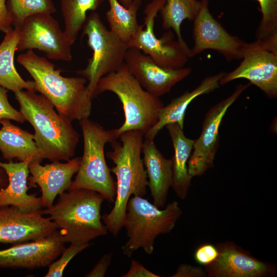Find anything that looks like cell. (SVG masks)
I'll return each instance as SVG.
<instances>
[{
    "label": "cell",
    "instance_id": "obj_16",
    "mask_svg": "<svg viewBox=\"0 0 277 277\" xmlns=\"http://www.w3.org/2000/svg\"><path fill=\"white\" fill-rule=\"evenodd\" d=\"M58 230L48 236L0 250V268L34 269L56 260L65 249Z\"/></svg>",
    "mask_w": 277,
    "mask_h": 277
},
{
    "label": "cell",
    "instance_id": "obj_1",
    "mask_svg": "<svg viewBox=\"0 0 277 277\" xmlns=\"http://www.w3.org/2000/svg\"><path fill=\"white\" fill-rule=\"evenodd\" d=\"M144 134L138 130H128L118 136L121 143L115 140L111 144L112 150L107 156L114 163L110 171L116 176L114 206L102 220L113 236L123 227L127 203L131 195L143 197L147 192L148 180L141 157Z\"/></svg>",
    "mask_w": 277,
    "mask_h": 277
},
{
    "label": "cell",
    "instance_id": "obj_19",
    "mask_svg": "<svg viewBox=\"0 0 277 277\" xmlns=\"http://www.w3.org/2000/svg\"><path fill=\"white\" fill-rule=\"evenodd\" d=\"M32 160L29 158L19 162L0 161V167L8 177L7 186L0 189V207L13 206L28 212L43 208L41 197L28 193L29 164Z\"/></svg>",
    "mask_w": 277,
    "mask_h": 277
},
{
    "label": "cell",
    "instance_id": "obj_10",
    "mask_svg": "<svg viewBox=\"0 0 277 277\" xmlns=\"http://www.w3.org/2000/svg\"><path fill=\"white\" fill-rule=\"evenodd\" d=\"M17 51L38 49L51 60H72L71 45L51 14L38 13L27 17L21 27Z\"/></svg>",
    "mask_w": 277,
    "mask_h": 277
},
{
    "label": "cell",
    "instance_id": "obj_5",
    "mask_svg": "<svg viewBox=\"0 0 277 277\" xmlns=\"http://www.w3.org/2000/svg\"><path fill=\"white\" fill-rule=\"evenodd\" d=\"M105 91L115 94L123 105L125 120L115 129L118 137L128 130L141 131L145 135L157 123L164 106L159 97L143 88L125 63L117 71L99 80L94 97Z\"/></svg>",
    "mask_w": 277,
    "mask_h": 277
},
{
    "label": "cell",
    "instance_id": "obj_12",
    "mask_svg": "<svg viewBox=\"0 0 277 277\" xmlns=\"http://www.w3.org/2000/svg\"><path fill=\"white\" fill-rule=\"evenodd\" d=\"M251 84H239L233 92L215 105L206 113L200 136L194 140L192 152L188 161L189 174L201 176L213 167L219 145V128L228 109Z\"/></svg>",
    "mask_w": 277,
    "mask_h": 277
},
{
    "label": "cell",
    "instance_id": "obj_25",
    "mask_svg": "<svg viewBox=\"0 0 277 277\" xmlns=\"http://www.w3.org/2000/svg\"><path fill=\"white\" fill-rule=\"evenodd\" d=\"M109 9L106 17L110 30L122 41L128 43L131 38L144 27L137 19V11L142 0H133L128 8L123 6L118 0H107Z\"/></svg>",
    "mask_w": 277,
    "mask_h": 277
},
{
    "label": "cell",
    "instance_id": "obj_31",
    "mask_svg": "<svg viewBox=\"0 0 277 277\" xmlns=\"http://www.w3.org/2000/svg\"><path fill=\"white\" fill-rule=\"evenodd\" d=\"M8 91L0 86V121L8 119L23 123L26 120L22 113L14 108L9 102Z\"/></svg>",
    "mask_w": 277,
    "mask_h": 277
},
{
    "label": "cell",
    "instance_id": "obj_33",
    "mask_svg": "<svg viewBox=\"0 0 277 277\" xmlns=\"http://www.w3.org/2000/svg\"><path fill=\"white\" fill-rule=\"evenodd\" d=\"M112 253L104 254L92 269L86 274V277H103L105 276L111 263Z\"/></svg>",
    "mask_w": 277,
    "mask_h": 277
},
{
    "label": "cell",
    "instance_id": "obj_13",
    "mask_svg": "<svg viewBox=\"0 0 277 277\" xmlns=\"http://www.w3.org/2000/svg\"><path fill=\"white\" fill-rule=\"evenodd\" d=\"M199 12L193 21L194 46L191 57L207 49L214 50L227 60L242 59L246 43L230 34L212 16L209 9L208 0H201Z\"/></svg>",
    "mask_w": 277,
    "mask_h": 277
},
{
    "label": "cell",
    "instance_id": "obj_4",
    "mask_svg": "<svg viewBox=\"0 0 277 277\" xmlns=\"http://www.w3.org/2000/svg\"><path fill=\"white\" fill-rule=\"evenodd\" d=\"M104 200L93 190L70 189L59 195L56 203L42 211L60 229L65 243L81 245L108 233L101 214Z\"/></svg>",
    "mask_w": 277,
    "mask_h": 277
},
{
    "label": "cell",
    "instance_id": "obj_7",
    "mask_svg": "<svg viewBox=\"0 0 277 277\" xmlns=\"http://www.w3.org/2000/svg\"><path fill=\"white\" fill-rule=\"evenodd\" d=\"M84 150L77 174L70 189H86L94 191L110 203L114 202L115 184L105 156L108 143L118 138L115 129L107 130L88 118L80 121Z\"/></svg>",
    "mask_w": 277,
    "mask_h": 277
},
{
    "label": "cell",
    "instance_id": "obj_26",
    "mask_svg": "<svg viewBox=\"0 0 277 277\" xmlns=\"http://www.w3.org/2000/svg\"><path fill=\"white\" fill-rule=\"evenodd\" d=\"M201 5V0H166L160 11L163 28L172 29L176 35L177 40L184 47L189 48L182 36L181 25L185 19L193 21Z\"/></svg>",
    "mask_w": 277,
    "mask_h": 277
},
{
    "label": "cell",
    "instance_id": "obj_34",
    "mask_svg": "<svg viewBox=\"0 0 277 277\" xmlns=\"http://www.w3.org/2000/svg\"><path fill=\"white\" fill-rule=\"evenodd\" d=\"M123 277H160V276L146 268L138 261H131L128 272Z\"/></svg>",
    "mask_w": 277,
    "mask_h": 277
},
{
    "label": "cell",
    "instance_id": "obj_32",
    "mask_svg": "<svg viewBox=\"0 0 277 277\" xmlns=\"http://www.w3.org/2000/svg\"><path fill=\"white\" fill-rule=\"evenodd\" d=\"M218 254L217 247L211 244H204L195 250L194 258L196 263L206 266L212 263L217 258Z\"/></svg>",
    "mask_w": 277,
    "mask_h": 277
},
{
    "label": "cell",
    "instance_id": "obj_17",
    "mask_svg": "<svg viewBox=\"0 0 277 277\" xmlns=\"http://www.w3.org/2000/svg\"><path fill=\"white\" fill-rule=\"evenodd\" d=\"M81 157L72 158L66 163L51 162L42 165L41 163L31 161L29 164L31 175L28 177V186L38 185L41 191L43 208L54 203L57 196L68 190L72 183V178L77 172Z\"/></svg>",
    "mask_w": 277,
    "mask_h": 277
},
{
    "label": "cell",
    "instance_id": "obj_15",
    "mask_svg": "<svg viewBox=\"0 0 277 277\" xmlns=\"http://www.w3.org/2000/svg\"><path fill=\"white\" fill-rule=\"evenodd\" d=\"M42 210L28 212L13 206L0 207V243L15 244L39 240L57 230Z\"/></svg>",
    "mask_w": 277,
    "mask_h": 277
},
{
    "label": "cell",
    "instance_id": "obj_22",
    "mask_svg": "<svg viewBox=\"0 0 277 277\" xmlns=\"http://www.w3.org/2000/svg\"><path fill=\"white\" fill-rule=\"evenodd\" d=\"M170 136L174 155L171 159L172 181L171 187L181 200L187 197L193 177L188 173V161L193 149L194 140L187 137L183 129L177 123L166 127Z\"/></svg>",
    "mask_w": 277,
    "mask_h": 277
},
{
    "label": "cell",
    "instance_id": "obj_24",
    "mask_svg": "<svg viewBox=\"0 0 277 277\" xmlns=\"http://www.w3.org/2000/svg\"><path fill=\"white\" fill-rule=\"evenodd\" d=\"M18 39V30L11 28L5 33L0 44V86L14 93L24 89L35 91L34 81L24 80L14 66V56Z\"/></svg>",
    "mask_w": 277,
    "mask_h": 277
},
{
    "label": "cell",
    "instance_id": "obj_37",
    "mask_svg": "<svg viewBox=\"0 0 277 277\" xmlns=\"http://www.w3.org/2000/svg\"><path fill=\"white\" fill-rule=\"evenodd\" d=\"M8 184V177L6 172L0 167V189L5 188Z\"/></svg>",
    "mask_w": 277,
    "mask_h": 277
},
{
    "label": "cell",
    "instance_id": "obj_21",
    "mask_svg": "<svg viewBox=\"0 0 277 277\" xmlns=\"http://www.w3.org/2000/svg\"><path fill=\"white\" fill-rule=\"evenodd\" d=\"M225 72H221L205 78L193 90L186 91L173 99L161 109L157 123L144 135V138L154 140L158 133L167 125L177 123L183 129L187 109L190 103L203 94L209 93L220 87V81Z\"/></svg>",
    "mask_w": 277,
    "mask_h": 277
},
{
    "label": "cell",
    "instance_id": "obj_38",
    "mask_svg": "<svg viewBox=\"0 0 277 277\" xmlns=\"http://www.w3.org/2000/svg\"><path fill=\"white\" fill-rule=\"evenodd\" d=\"M133 0H118V1L124 7L128 8Z\"/></svg>",
    "mask_w": 277,
    "mask_h": 277
},
{
    "label": "cell",
    "instance_id": "obj_20",
    "mask_svg": "<svg viewBox=\"0 0 277 277\" xmlns=\"http://www.w3.org/2000/svg\"><path fill=\"white\" fill-rule=\"evenodd\" d=\"M142 153L153 204L163 208L166 205L172 185L171 159L165 157L157 149L154 140L150 139L144 140Z\"/></svg>",
    "mask_w": 277,
    "mask_h": 277
},
{
    "label": "cell",
    "instance_id": "obj_35",
    "mask_svg": "<svg viewBox=\"0 0 277 277\" xmlns=\"http://www.w3.org/2000/svg\"><path fill=\"white\" fill-rule=\"evenodd\" d=\"M206 275L205 272L201 267L192 266L186 264H181L172 277H201Z\"/></svg>",
    "mask_w": 277,
    "mask_h": 277
},
{
    "label": "cell",
    "instance_id": "obj_6",
    "mask_svg": "<svg viewBox=\"0 0 277 277\" xmlns=\"http://www.w3.org/2000/svg\"><path fill=\"white\" fill-rule=\"evenodd\" d=\"M182 214L180 205L175 201L161 209L143 197H130L123 224L128 237L121 247L123 254L130 258L140 248L151 254L156 238L171 232Z\"/></svg>",
    "mask_w": 277,
    "mask_h": 277
},
{
    "label": "cell",
    "instance_id": "obj_14",
    "mask_svg": "<svg viewBox=\"0 0 277 277\" xmlns=\"http://www.w3.org/2000/svg\"><path fill=\"white\" fill-rule=\"evenodd\" d=\"M129 72L150 94L160 97L191 73L189 68L174 69L160 65L139 49L129 48L125 59Z\"/></svg>",
    "mask_w": 277,
    "mask_h": 277
},
{
    "label": "cell",
    "instance_id": "obj_18",
    "mask_svg": "<svg viewBox=\"0 0 277 277\" xmlns=\"http://www.w3.org/2000/svg\"><path fill=\"white\" fill-rule=\"evenodd\" d=\"M217 248V258L206 266L209 276L264 277L275 273V268L271 264L252 257L233 244H221Z\"/></svg>",
    "mask_w": 277,
    "mask_h": 277
},
{
    "label": "cell",
    "instance_id": "obj_8",
    "mask_svg": "<svg viewBox=\"0 0 277 277\" xmlns=\"http://www.w3.org/2000/svg\"><path fill=\"white\" fill-rule=\"evenodd\" d=\"M82 30L92 55L86 68L76 73L88 81L87 89L93 99L99 80L122 67L129 47L127 43L107 29L97 12H93L87 16Z\"/></svg>",
    "mask_w": 277,
    "mask_h": 277
},
{
    "label": "cell",
    "instance_id": "obj_9",
    "mask_svg": "<svg viewBox=\"0 0 277 277\" xmlns=\"http://www.w3.org/2000/svg\"><path fill=\"white\" fill-rule=\"evenodd\" d=\"M166 0H152L145 7L144 27L128 42L129 48L139 49L161 66L174 69L184 67L191 50L183 47L171 30L157 38L154 33L155 19Z\"/></svg>",
    "mask_w": 277,
    "mask_h": 277
},
{
    "label": "cell",
    "instance_id": "obj_11",
    "mask_svg": "<svg viewBox=\"0 0 277 277\" xmlns=\"http://www.w3.org/2000/svg\"><path fill=\"white\" fill-rule=\"evenodd\" d=\"M242 61L233 71L226 73L220 85L245 78L261 89L269 98L277 97V48L257 40L244 46Z\"/></svg>",
    "mask_w": 277,
    "mask_h": 277
},
{
    "label": "cell",
    "instance_id": "obj_30",
    "mask_svg": "<svg viewBox=\"0 0 277 277\" xmlns=\"http://www.w3.org/2000/svg\"><path fill=\"white\" fill-rule=\"evenodd\" d=\"M90 245L89 243L81 245L70 244L68 248H65L59 259L49 265L48 271L44 277L63 276L64 270L70 261Z\"/></svg>",
    "mask_w": 277,
    "mask_h": 277
},
{
    "label": "cell",
    "instance_id": "obj_3",
    "mask_svg": "<svg viewBox=\"0 0 277 277\" xmlns=\"http://www.w3.org/2000/svg\"><path fill=\"white\" fill-rule=\"evenodd\" d=\"M17 61L33 79L35 90L47 98L59 114L72 122L89 117L92 98L85 77L63 76L61 69L32 50L19 54Z\"/></svg>",
    "mask_w": 277,
    "mask_h": 277
},
{
    "label": "cell",
    "instance_id": "obj_28",
    "mask_svg": "<svg viewBox=\"0 0 277 277\" xmlns=\"http://www.w3.org/2000/svg\"><path fill=\"white\" fill-rule=\"evenodd\" d=\"M12 25L18 29L28 16L38 13L52 14L56 8L52 0H7Z\"/></svg>",
    "mask_w": 277,
    "mask_h": 277
},
{
    "label": "cell",
    "instance_id": "obj_27",
    "mask_svg": "<svg viewBox=\"0 0 277 277\" xmlns=\"http://www.w3.org/2000/svg\"><path fill=\"white\" fill-rule=\"evenodd\" d=\"M105 0H61L64 32L72 45L87 18V12L95 11Z\"/></svg>",
    "mask_w": 277,
    "mask_h": 277
},
{
    "label": "cell",
    "instance_id": "obj_29",
    "mask_svg": "<svg viewBox=\"0 0 277 277\" xmlns=\"http://www.w3.org/2000/svg\"><path fill=\"white\" fill-rule=\"evenodd\" d=\"M262 18L255 32L256 40L277 47V0H255Z\"/></svg>",
    "mask_w": 277,
    "mask_h": 277
},
{
    "label": "cell",
    "instance_id": "obj_2",
    "mask_svg": "<svg viewBox=\"0 0 277 277\" xmlns=\"http://www.w3.org/2000/svg\"><path fill=\"white\" fill-rule=\"evenodd\" d=\"M20 112L34 130L33 140L42 159L51 162L72 159L79 142V134L72 121L57 113L44 95L33 90L14 93Z\"/></svg>",
    "mask_w": 277,
    "mask_h": 277
},
{
    "label": "cell",
    "instance_id": "obj_36",
    "mask_svg": "<svg viewBox=\"0 0 277 277\" xmlns=\"http://www.w3.org/2000/svg\"><path fill=\"white\" fill-rule=\"evenodd\" d=\"M12 19L6 0H0V31L5 33L12 27Z\"/></svg>",
    "mask_w": 277,
    "mask_h": 277
},
{
    "label": "cell",
    "instance_id": "obj_23",
    "mask_svg": "<svg viewBox=\"0 0 277 277\" xmlns=\"http://www.w3.org/2000/svg\"><path fill=\"white\" fill-rule=\"evenodd\" d=\"M0 151L8 162L31 158L42 163L43 159L33 140V134L13 124L10 120L0 121Z\"/></svg>",
    "mask_w": 277,
    "mask_h": 277
}]
</instances>
